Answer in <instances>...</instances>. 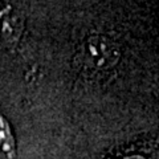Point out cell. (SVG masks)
<instances>
[{"label":"cell","instance_id":"obj_2","mask_svg":"<svg viewBox=\"0 0 159 159\" xmlns=\"http://www.w3.org/2000/svg\"><path fill=\"white\" fill-rule=\"evenodd\" d=\"M0 148L8 158H15L16 148H15V139L11 134L8 122L6 121L2 114H0Z\"/></svg>","mask_w":159,"mask_h":159},{"label":"cell","instance_id":"obj_1","mask_svg":"<svg viewBox=\"0 0 159 159\" xmlns=\"http://www.w3.org/2000/svg\"><path fill=\"white\" fill-rule=\"evenodd\" d=\"M86 65L94 70H106L118 62L119 49L114 41L106 36H90L85 44L84 52Z\"/></svg>","mask_w":159,"mask_h":159}]
</instances>
